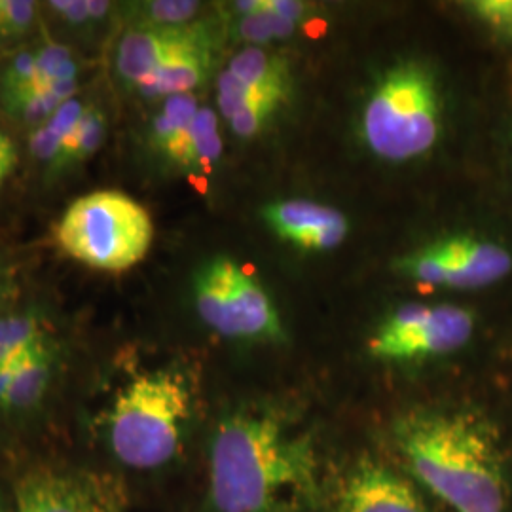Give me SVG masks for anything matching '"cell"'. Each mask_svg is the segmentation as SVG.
Listing matches in <instances>:
<instances>
[{"instance_id": "obj_28", "label": "cell", "mask_w": 512, "mask_h": 512, "mask_svg": "<svg viewBox=\"0 0 512 512\" xmlns=\"http://www.w3.org/2000/svg\"><path fill=\"white\" fill-rule=\"evenodd\" d=\"M18 148L14 141L4 148H0V186L8 181V177L14 173L18 165Z\"/></svg>"}, {"instance_id": "obj_1", "label": "cell", "mask_w": 512, "mask_h": 512, "mask_svg": "<svg viewBox=\"0 0 512 512\" xmlns=\"http://www.w3.org/2000/svg\"><path fill=\"white\" fill-rule=\"evenodd\" d=\"M319 494L310 435L268 410H239L220 421L209 459L215 512H308Z\"/></svg>"}, {"instance_id": "obj_19", "label": "cell", "mask_w": 512, "mask_h": 512, "mask_svg": "<svg viewBox=\"0 0 512 512\" xmlns=\"http://www.w3.org/2000/svg\"><path fill=\"white\" fill-rule=\"evenodd\" d=\"M296 23L281 18L270 8V0L262 2V8L255 14L243 16L236 21V33L239 38L253 42V44H266L274 38L291 37Z\"/></svg>"}, {"instance_id": "obj_4", "label": "cell", "mask_w": 512, "mask_h": 512, "mask_svg": "<svg viewBox=\"0 0 512 512\" xmlns=\"http://www.w3.org/2000/svg\"><path fill=\"white\" fill-rule=\"evenodd\" d=\"M152 239L150 213L122 190H95L74 200L55 226V241L65 255L110 274L137 266Z\"/></svg>"}, {"instance_id": "obj_15", "label": "cell", "mask_w": 512, "mask_h": 512, "mask_svg": "<svg viewBox=\"0 0 512 512\" xmlns=\"http://www.w3.org/2000/svg\"><path fill=\"white\" fill-rule=\"evenodd\" d=\"M222 154L217 114L211 109L198 110L194 122L183 135L169 145L165 158L188 173H205L217 164Z\"/></svg>"}, {"instance_id": "obj_14", "label": "cell", "mask_w": 512, "mask_h": 512, "mask_svg": "<svg viewBox=\"0 0 512 512\" xmlns=\"http://www.w3.org/2000/svg\"><path fill=\"white\" fill-rule=\"evenodd\" d=\"M211 55L213 37L203 38L169 57L154 73L137 84V90L150 99L192 93L211 71Z\"/></svg>"}, {"instance_id": "obj_31", "label": "cell", "mask_w": 512, "mask_h": 512, "mask_svg": "<svg viewBox=\"0 0 512 512\" xmlns=\"http://www.w3.org/2000/svg\"><path fill=\"white\" fill-rule=\"evenodd\" d=\"M21 351H23V349H21ZM18 353L19 351H12V349L4 348V346L0 344V366L6 365V363H8L12 357H16Z\"/></svg>"}, {"instance_id": "obj_7", "label": "cell", "mask_w": 512, "mask_h": 512, "mask_svg": "<svg viewBox=\"0 0 512 512\" xmlns=\"http://www.w3.org/2000/svg\"><path fill=\"white\" fill-rule=\"evenodd\" d=\"M475 332L473 313L461 306L404 304L368 340V353L382 361L440 357L463 348Z\"/></svg>"}, {"instance_id": "obj_10", "label": "cell", "mask_w": 512, "mask_h": 512, "mask_svg": "<svg viewBox=\"0 0 512 512\" xmlns=\"http://www.w3.org/2000/svg\"><path fill=\"white\" fill-rule=\"evenodd\" d=\"M334 512H431L420 490L380 461L363 459L349 471Z\"/></svg>"}, {"instance_id": "obj_26", "label": "cell", "mask_w": 512, "mask_h": 512, "mask_svg": "<svg viewBox=\"0 0 512 512\" xmlns=\"http://www.w3.org/2000/svg\"><path fill=\"white\" fill-rule=\"evenodd\" d=\"M48 6L71 27H84L92 23L90 0H54V2H48Z\"/></svg>"}, {"instance_id": "obj_9", "label": "cell", "mask_w": 512, "mask_h": 512, "mask_svg": "<svg viewBox=\"0 0 512 512\" xmlns=\"http://www.w3.org/2000/svg\"><path fill=\"white\" fill-rule=\"evenodd\" d=\"M16 512H122L103 478L82 473L37 471L21 478Z\"/></svg>"}, {"instance_id": "obj_12", "label": "cell", "mask_w": 512, "mask_h": 512, "mask_svg": "<svg viewBox=\"0 0 512 512\" xmlns=\"http://www.w3.org/2000/svg\"><path fill=\"white\" fill-rule=\"evenodd\" d=\"M211 37L203 27H154L139 23L120 38L116 50V74L126 86H135L154 73L169 57Z\"/></svg>"}, {"instance_id": "obj_11", "label": "cell", "mask_w": 512, "mask_h": 512, "mask_svg": "<svg viewBox=\"0 0 512 512\" xmlns=\"http://www.w3.org/2000/svg\"><path fill=\"white\" fill-rule=\"evenodd\" d=\"M262 217L279 238L302 251H332L348 236V220L340 211L310 200L270 203Z\"/></svg>"}, {"instance_id": "obj_22", "label": "cell", "mask_w": 512, "mask_h": 512, "mask_svg": "<svg viewBox=\"0 0 512 512\" xmlns=\"http://www.w3.org/2000/svg\"><path fill=\"white\" fill-rule=\"evenodd\" d=\"M37 12V2L0 0V38L23 37L33 27Z\"/></svg>"}, {"instance_id": "obj_2", "label": "cell", "mask_w": 512, "mask_h": 512, "mask_svg": "<svg viewBox=\"0 0 512 512\" xmlns=\"http://www.w3.org/2000/svg\"><path fill=\"white\" fill-rule=\"evenodd\" d=\"M395 439L410 473L456 512H507L509 482L494 435L467 414L416 412Z\"/></svg>"}, {"instance_id": "obj_5", "label": "cell", "mask_w": 512, "mask_h": 512, "mask_svg": "<svg viewBox=\"0 0 512 512\" xmlns=\"http://www.w3.org/2000/svg\"><path fill=\"white\" fill-rule=\"evenodd\" d=\"M439 129L435 74L416 61L389 69L370 93L363 112L368 148L389 162H406L435 147Z\"/></svg>"}, {"instance_id": "obj_6", "label": "cell", "mask_w": 512, "mask_h": 512, "mask_svg": "<svg viewBox=\"0 0 512 512\" xmlns=\"http://www.w3.org/2000/svg\"><path fill=\"white\" fill-rule=\"evenodd\" d=\"M194 302L203 323L236 340H281L283 323L266 289L236 260L215 256L194 275Z\"/></svg>"}, {"instance_id": "obj_32", "label": "cell", "mask_w": 512, "mask_h": 512, "mask_svg": "<svg viewBox=\"0 0 512 512\" xmlns=\"http://www.w3.org/2000/svg\"><path fill=\"white\" fill-rule=\"evenodd\" d=\"M10 143H12V139L0 129V148H4L6 145H10Z\"/></svg>"}, {"instance_id": "obj_3", "label": "cell", "mask_w": 512, "mask_h": 512, "mask_svg": "<svg viewBox=\"0 0 512 512\" xmlns=\"http://www.w3.org/2000/svg\"><path fill=\"white\" fill-rule=\"evenodd\" d=\"M192 393L183 374L135 376L114 399L107 425L112 454L131 469H158L175 458L190 418Z\"/></svg>"}, {"instance_id": "obj_8", "label": "cell", "mask_w": 512, "mask_h": 512, "mask_svg": "<svg viewBox=\"0 0 512 512\" xmlns=\"http://www.w3.org/2000/svg\"><path fill=\"white\" fill-rule=\"evenodd\" d=\"M397 270L429 287L478 289L503 279L512 256L503 245L476 236H450L404 256Z\"/></svg>"}, {"instance_id": "obj_24", "label": "cell", "mask_w": 512, "mask_h": 512, "mask_svg": "<svg viewBox=\"0 0 512 512\" xmlns=\"http://www.w3.org/2000/svg\"><path fill=\"white\" fill-rule=\"evenodd\" d=\"M285 101L281 99H262L255 105L247 107V109L238 112L232 120H230V126L232 131L241 137V139H249V137H255L256 133H260V129L266 126V122L270 120V116L274 114L275 110L279 109Z\"/></svg>"}, {"instance_id": "obj_20", "label": "cell", "mask_w": 512, "mask_h": 512, "mask_svg": "<svg viewBox=\"0 0 512 512\" xmlns=\"http://www.w3.org/2000/svg\"><path fill=\"white\" fill-rule=\"evenodd\" d=\"M270 97L287 101L285 97H281L277 93L262 92V90L247 86L230 71H224L219 76V109L228 122L241 110L255 105L262 99H270Z\"/></svg>"}, {"instance_id": "obj_34", "label": "cell", "mask_w": 512, "mask_h": 512, "mask_svg": "<svg viewBox=\"0 0 512 512\" xmlns=\"http://www.w3.org/2000/svg\"><path fill=\"white\" fill-rule=\"evenodd\" d=\"M0 512H6L4 511V507H2V505H0Z\"/></svg>"}, {"instance_id": "obj_21", "label": "cell", "mask_w": 512, "mask_h": 512, "mask_svg": "<svg viewBox=\"0 0 512 512\" xmlns=\"http://www.w3.org/2000/svg\"><path fill=\"white\" fill-rule=\"evenodd\" d=\"M145 25L154 27H184L200 12V2L192 0H154L139 4Z\"/></svg>"}, {"instance_id": "obj_13", "label": "cell", "mask_w": 512, "mask_h": 512, "mask_svg": "<svg viewBox=\"0 0 512 512\" xmlns=\"http://www.w3.org/2000/svg\"><path fill=\"white\" fill-rule=\"evenodd\" d=\"M55 357L54 340L46 334L0 366V408L23 410L37 404L52 380Z\"/></svg>"}, {"instance_id": "obj_25", "label": "cell", "mask_w": 512, "mask_h": 512, "mask_svg": "<svg viewBox=\"0 0 512 512\" xmlns=\"http://www.w3.org/2000/svg\"><path fill=\"white\" fill-rule=\"evenodd\" d=\"M37 55V78L40 88H48L50 84H54V76L65 63H69L73 59V52L63 46V44H55V42H46L42 44Z\"/></svg>"}, {"instance_id": "obj_17", "label": "cell", "mask_w": 512, "mask_h": 512, "mask_svg": "<svg viewBox=\"0 0 512 512\" xmlns=\"http://www.w3.org/2000/svg\"><path fill=\"white\" fill-rule=\"evenodd\" d=\"M107 135V116L97 105H90L84 110V116L78 128L67 137L61 154L54 164L50 165V173L57 175L63 171H71L74 167L88 162L93 154L101 148Z\"/></svg>"}, {"instance_id": "obj_18", "label": "cell", "mask_w": 512, "mask_h": 512, "mask_svg": "<svg viewBox=\"0 0 512 512\" xmlns=\"http://www.w3.org/2000/svg\"><path fill=\"white\" fill-rule=\"evenodd\" d=\"M200 110L198 97L194 93L171 95L164 101L160 114L152 122V145L164 154L169 145H173L190 124L194 122Z\"/></svg>"}, {"instance_id": "obj_27", "label": "cell", "mask_w": 512, "mask_h": 512, "mask_svg": "<svg viewBox=\"0 0 512 512\" xmlns=\"http://www.w3.org/2000/svg\"><path fill=\"white\" fill-rule=\"evenodd\" d=\"M270 8L281 18L293 21V23L302 18V14L306 12V4L304 2H294V0H270Z\"/></svg>"}, {"instance_id": "obj_23", "label": "cell", "mask_w": 512, "mask_h": 512, "mask_svg": "<svg viewBox=\"0 0 512 512\" xmlns=\"http://www.w3.org/2000/svg\"><path fill=\"white\" fill-rule=\"evenodd\" d=\"M465 6L497 37L512 38V0H475Z\"/></svg>"}, {"instance_id": "obj_30", "label": "cell", "mask_w": 512, "mask_h": 512, "mask_svg": "<svg viewBox=\"0 0 512 512\" xmlns=\"http://www.w3.org/2000/svg\"><path fill=\"white\" fill-rule=\"evenodd\" d=\"M110 2H101V0H90V16H92V23L103 21L109 16Z\"/></svg>"}, {"instance_id": "obj_16", "label": "cell", "mask_w": 512, "mask_h": 512, "mask_svg": "<svg viewBox=\"0 0 512 512\" xmlns=\"http://www.w3.org/2000/svg\"><path fill=\"white\" fill-rule=\"evenodd\" d=\"M226 71L256 90L277 93L285 99L291 95V73L287 61L283 57L268 54L258 46L245 48L234 55Z\"/></svg>"}, {"instance_id": "obj_33", "label": "cell", "mask_w": 512, "mask_h": 512, "mask_svg": "<svg viewBox=\"0 0 512 512\" xmlns=\"http://www.w3.org/2000/svg\"><path fill=\"white\" fill-rule=\"evenodd\" d=\"M4 298H6V289H4V283H2V277H0V308L4 304Z\"/></svg>"}, {"instance_id": "obj_29", "label": "cell", "mask_w": 512, "mask_h": 512, "mask_svg": "<svg viewBox=\"0 0 512 512\" xmlns=\"http://www.w3.org/2000/svg\"><path fill=\"white\" fill-rule=\"evenodd\" d=\"M262 2L264 0H239V2H234L232 6H234V12L238 14L239 18H243V16L255 14L256 10H260Z\"/></svg>"}]
</instances>
